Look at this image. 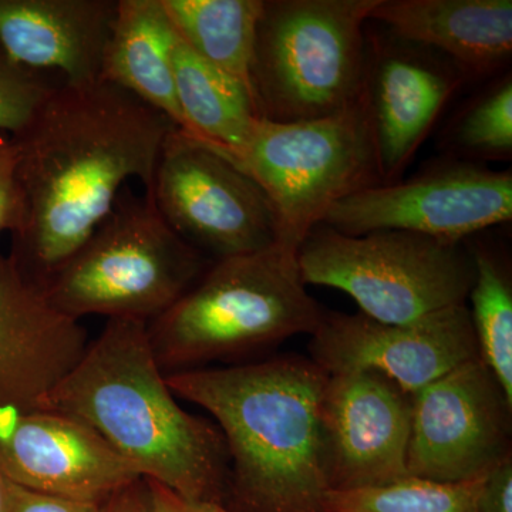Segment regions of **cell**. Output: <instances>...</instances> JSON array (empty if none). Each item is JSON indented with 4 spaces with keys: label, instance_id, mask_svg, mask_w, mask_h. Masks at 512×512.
<instances>
[{
    "label": "cell",
    "instance_id": "obj_1",
    "mask_svg": "<svg viewBox=\"0 0 512 512\" xmlns=\"http://www.w3.org/2000/svg\"><path fill=\"white\" fill-rule=\"evenodd\" d=\"M175 126L133 94L99 80L53 87L12 138L25 220L10 258L37 285L82 247L128 180L148 191Z\"/></svg>",
    "mask_w": 512,
    "mask_h": 512
},
{
    "label": "cell",
    "instance_id": "obj_2",
    "mask_svg": "<svg viewBox=\"0 0 512 512\" xmlns=\"http://www.w3.org/2000/svg\"><path fill=\"white\" fill-rule=\"evenodd\" d=\"M42 409L83 421L141 478L191 503L222 504L229 457L218 426L177 402L147 323L109 319Z\"/></svg>",
    "mask_w": 512,
    "mask_h": 512
},
{
    "label": "cell",
    "instance_id": "obj_3",
    "mask_svg": "<svg viewBox=\"0 0 512 512\" xmlns=\"http://www.w3.org/2000/svg\"><path fill=\"white\" fill-rule=\"evenodd\" d=\"M175 396L217 421L229 457L228 510L325 512L320 404L329 373L296 355L170 373Z\"/></svg>",
    "mask_w": 512,
    "mask_h": 512
},
{
    "label": "cell",
    "instance_id": "obj_4",
    "mask_svg": "<svg viewBox=\"0 0 512 512\" xmlns=\"http://www.w3.org/2000/svg\"><path fill=\"white\" fill-rule=\"evenodd\" d=\"M325 311L306 292L298 259L274 245L218 259L190 291L147 323L165 375L247 355L313 333Z\"/></svg>",
    "mask_w": 512,
    "mask_h": 512
},
{
    "label": "cell",
    "instance_id": "obj_5",
    "mask_svg": "<svg viewBox=\"0 0 512 512\" xmlns=\"http://www.w3.org/2000/svg\"><path fill=\"white\" fill-rule=\"evenodd\" d=\"M379 0H264L249 87L259 119L295 123L348 109L366 89L365 23Z\"/></svg>",
    "mask_w": 512,
    "mask_h": 512
},
{
    "label": "cell",
    "instance_id": "obj_6",
    "mask_svg": "<svg viewBox=\"0 0 512 512\" xmlns=\"http://www.w3.org/2000/svg\"><path fill=\"white\" fill-rule=\"evenodd\" d=\"M204 254L165 224L146 195L121 191L110 214L43 286L57 311L151 322L207 271Z\"/></svg>",
    "mask_w": 512,
    "mask_h": 512
},
{
    "label": "cell",
    "instance_id": "obj_7",
    "mask_svg": "<svg viewBox=\"0 0 512 512\" xmlns=\"http://www.w3.org/2000/svg\"><path fill=\"white\" fill-rule=\"evenodd\" d=\"M221 156L264 191L276 245L296 255L336 202L382 184L366 89L348 109L322 119H256L244 146Z\"/></svg>",
    "mask_w": 512,
    "mask_h": 512
},
{
    "label": "cell",
    "instance_id": "obj_8",
    "mask_svg": "<svg viewBox=\"0 0 512 512\" xmlns=\"http://www.w3.org/2000/svg\"><path fill=\"white\" fill-rule=\"evenodd\" d=\"M296 259L303 284L348 293L363 315L392 325L463 305L476 279L463 241L396 229L346 235L320 224Z\"/></svg>",
    "mask_w": 512,
    "mask_h": 512
},
{
    "label": "cell",
    "instance_id": "obj_9",
    "mask_svg": "<svg viewBox=\"0 0 512 512\" xmlns=\"http://www.w3.org/2000/svg\"><path fill=\"white\" fill-rule=\"evenodd\" d=\"M146 197L175 234L217 261L276 245L274 210L259 185L177 128L165 140Z\"/></svg>",
    "mask_w": 512,
    "mask_h": 512
},
{
    "label": "cell",
    "instance_id": "obj_10",
    "mask_svg": "<svg viewBox=\"0 0 512 512\" xmlns=\"http://www.w3.org/2000/svg\"><path fill=\"white\" fill-rule=\"evenodd\" d=\"M511 410L480 357L450 370L413 394L407 473L439 483L487 477L511 456Z\"/></svg>",
    "mask_w": 512,
    "mask_h": 512
},
{
    "label": "cell",
    "instance_id": "obj_11",
    "mask_svg": "<svg viewBox=\"0 0 512 512\" xmlns=\"http://www.w3.org/2000/svg\"><path fill=\"white\" fill-rule=\"evenodd\" d=\"M512 220V174L456 161L336 202L322 225L346 235L396 229L444 241Z\"/></svg>",
    "mask_w": 512,
    "mask_h": 512
},
{
    "label": "cell",
    "instance_id": "obj_12",
    "mask_svg": "<svg viewBox=\"0 0 512 512\" xmlns=\"http://www.w3.org/2000/svg\"><path fill=\"white\" fill-rule=\"evenodd\" d=\"M312 360L329 375L370 370L409 394L478 356L470 311L451 306L410 323L325 313L312 335Z\"/></svg>",
    "mask_w": 512,
    "mask_h": 512
},
{
    "label": "cell",
    "instance_id": "obj_13",
    "mask_svg": "<svg viewBox=\"0 0 512 512\" xmlns=\"http://www.w3.org/2000/svg\"><path fill=\"white\" fill-rule=\"evenodd\" d=\"M412 399L377 372L329 375L320 404L329 490L377 487L409 477Z\"/></svg>",
    "mask_w": 512,
    "mask_h": 512
},
{
    "label": "cell",
    "instance_id": "obj_14",
    "mask_svg": "<svg viewBox=\"0 0 512 512\" xmlns=\"http://www.w3.org/2000/svg\"><path fill=\"white\" fill-rule=\"evenodd\" d=\"M0 471L10 483L103 504L140 476L97 431L50 409H0Z\"/></svg>",
    "mask_w": 512,
    "mask_h": 512
},
{
    "label": "cell",
    "instance_id": "obj_15",
    "mask_svg": "<svg viewBox=\"0 0 512 512\" xmlns=\"http://www.w3.org/2000/svg\"><path fill=\"white\" fill-rule=\"evenodd\" d=\"M89 346L82 322L0 255V409H42Z\"/></svg>",
    "mask_w": 512,
    "mask_h": 512
},
{
    "label": "cell",
    "instance_id": "obj_16",
    "mask_svg": "<svg viewBox=\"0 0 512 512\" xmlns=\"http://www.w3.org/2000/svg\"><path fill=\"white\" fill-rule=\"evenodd\" d=\"M117 0H0V46L13 62L57 70L72 86L100 80Z\"/></svg>",
    "mask_w": 512,
    "mask_h": 512
},
{
    "label": "cell",
    "instance_id": "obj_17",
    "mask_svg": "<svg viewBox=\"0 0 512 512\" xmlns=\"http://www.w3.org/2000/svg\"><path fill=\"white\" fill-rule=\"evenodd\" d=\"M458 80L416 53L389 52L369 62L366 97L382 184L397 183Z\"/></svg>",
    "mask_w": 512,
    "mask_h": 512
},
{
    "label": "cell",
    "instance_id": "obj_18",
    "mask_svg": "<svg viewBox=\"0 0 512 512\" xmlns=\"http://www.w3.org/2000/svg\"><path fill=\"white\" fill-rule=\"evenodd\" d=\"M370 19L446 53L464 73L494 72L512 53L511 0H379Z\"/></svg>",
    "mask_w": 512,
    "mask_h": 512
},
{
    "label": "cell",
    "instance_id": "obj_19",
    "mask_svg": "<svg viewBox=\"0 0 512 512\" xmlns=\"http://www.w3.org/2000/svg\"><path fill=\"white\" fill-rule=\"evenodd\" d=\"M175 40L161 0H117L100 80L133 94L184 131L175 93Z\"/></svg>",
    "mask_w": 512,
    "mask_h": 512
},
{
    "label": "cell",
    "instance_id": "obj_20",
    "mask_svg": "<svg viewBox=\"0 0 512 512\" xmlns=\"http://www.w3.org/2000/svg\"><path fill=\"white\" fill-rule=\"evenodd\" d=\"M173 69L183 133L220 154L244 146L259 119L247 87L195 55L178 36Z\"/></svg>",
    "mask_w": 512,
    "mask_h": 512
},
{
    "label": "cell",
    "instance_id": "obj_21",
    "mask_svg": "<svg viewBox=\"0 0 512 512\" xmlns=\"http://www.w3.org/2000/svg\"><path fill=\"white\" fill-rule=\"evenodd\" d=\"M177 36L205 62L249 87L264 0H161ZM252 97V96H251Z\"/></svg>",
    "mask_w": 512,
    "mask_h": 512
},
{
    "label": "cell",
    "instance_id": "obj_22",
    "mask_svg": "<svg viewBox=\"0 0 512 512\" xmlns=\"http://www.w3.org/2000/svg\"><path fill=\"white\" fill-rule=\"evenodd\" d=\"M476 279L470 291V311L478 357L493 373L512 406V288L494 256L474 254Z\"/></svg>",
    "mask_w": 512,
    "mask_h": 512
},
{
    "label": "cell",
    "instance_id": "obj_23",
    "mask_svg": "<svg viewBox=\"0 0 512 512\" xmlns=\"http://www.w3.org/2000/svg\"><path fill=\"white\" fill-rule=\"evenodd\" d=\"M484 478L466 483H439L404 477L393 483L357 490H329L325 512H478Z\"/></svg>",
    "mask_w": 512,
    "mask_h": 512
},
{
    "label": "cell",
    "instance_id": "obj_24",
    "mask_svg": "<svg viewBox=\"0 0 512 512\" xmlns=\"http://www.w3.org/2000/svg\"><path fill=\"white\" fill-rule=\"evenodd\" d=\"M456 143L473 156L511 157V76L501 80L464 114L456 130Z\"/></svg>",
    "mask_w": 512,
    "mask_h": 512
},
{
    "label": "cell",
    "instance_id": "obj_25",
    "mask_svg": "<svg viewBox=\"0 0 512 512\" xmlns=\"http://www.w3.org/2000/svg\"><path fill=\"white\" fill-rule=\"evenodd\" d=\"M53 87L33 70L13 62L0 46V134L13 137L28 126Z\"/></svg>",
    "mask_w": 512,
    "mask_h": 512
},
{
    "label": "cell",
    "instance_id": "obj_26",
    "mask_svg": "<svg viewBox=\"0 0 512 512\" xmlns=\"http://www.w3.org/2000/svg\"><path fill=\"white\" fill-rule=\"evenodd\" d=\"M25 220V200L18 177V157L12 138L0 134V235H15Z\"/></svg>",
    "mask_w": 512,
    "mask_h": 512
},
{
    "label": "cell",
    "instance_id": "obj_27",
    "mask_svg": "<svg viewBox=\"0 0 512 512\" xmlns=\"http://www.w3.org/2000/svg\"><path fill=\"white\" fill-rule=\"evenodd\" d=\"M103 504L36 493L8 481L6 512H101Z\"/></svg>",
    "mask_w": 512,
    "mask_h": 512
},
{
    "label": "cell",
    "instance_id": "obj_28",
    "mask_svg": "<svg viewBox=\"0 0 512 512\" xmlns=\"http://www.w3.org/2000/svg\"><path fill=\"white\" fill-rule=\"evenodd\" d=\"M478 512H512V456L484 478L477 501Z\"/></svg>",
    "mask_w": 512,
    "mask_h": 512
},
{
    "label": "cell",
    "instance_id": "obj_29",
    "mask_svg": "<svg viewBox=\"0 0 512 512\" xmlns=\"http://www.w3.org/2000/svg\"><path fill=\"white\" fill-rule=\"evenodd\" d=\"M101 512H153L147 481L140 478L111 495L101 507Z\"/></svg>",
    "mask_w": 512,
    "mask_h": 512
},
{
    "label": "cell",
    "instance_id": "obj_30",
    "mask_svg": "<svg viewBox=\"0 0 512 512\" xmlns=\"http://www.w3.org/2000/svg\"><path fill=\"white\" fill-rule=\"evenodd\" d=\"M146 480V478H144ZM150 490L151 510L153 512H207V503H191L170 488L156 481L146 480Z\"/></svg>",
    "mask_w": 512,
    "mask_h": 512
},
{
    "label": "cell",
    "instance_id": "obj_31",
    "mask_svg": "<svg viewBox=\"0 0 512 512\" xmlns=\"http://www.w3.org/2000/svg\"><path fill=\"white\" fill-rule=\"evenodd\" d=\"M6 503H8V480L0 471V512H6Z\"/></svg>",
    "mask_w": 512,
    "mask_h": 512
},
{
    "label": "cell",
    "instance_id": "obj_32",
    "mask_svg": "<svg viewBox=\"0 0 512 512\" xmlns=\"http://www.w3.org/2000/svg\"><path fill=\"white\" fill-rule=\"evenodd\" d=\"M205 508H207V512H234V511L228 510V508L224 507V505H222V504L207 503V505H205Z\"/></svg>",
    "mask_w": 512,
    "mask_h": 512
}]
</instances>
